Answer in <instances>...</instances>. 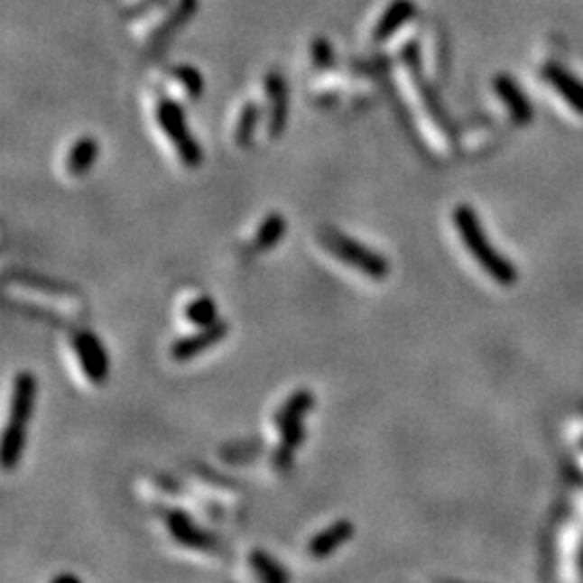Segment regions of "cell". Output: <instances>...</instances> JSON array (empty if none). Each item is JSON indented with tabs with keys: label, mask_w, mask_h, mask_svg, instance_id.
Masks as SVG:
<instances>
[{
	"label": "cell",
	"mask_w": 583,
	"mask_h": 583,
	"mask_svg": "<svg viewBox=\"0 0 583 583\" xmlns=\"http://www.w3.org/2000/svg\"><path fill=\"white\" fill-rule=\"evenodd\" d=\"M37 403V378L32 372H20L14 378L11 412L0 445V465L5 471L18 469L26 448V426L32 420Z\"/></svg>",
	"instance_id": "cell-1"
},
{
	"label": "cell",
	"mask_w": 583,
	"mask_h": 583,
	"mask_svg": "<svg viewBox=\"0 0 583 583\" xmlns=\"http://www.w3.org/2000/svg\"><path fill=\"white\" fill-rule=\"evenodd\" d=\"M454 223L456 229H458L460 238H463V245L467 249L471 251V255L476 257V262L486 271L497 283H513L516 279V273L513 268V264L508 260H504L495 246L488 242L486 234H484L480 218L477 214L473 212V208L469 206H458L454 210Z\"/></svg>",
	"instance_id": "cell-2"
},
{
	"label": "cell",
	"mask_w": 583,
	"mask_h": 583,
	"mask_svg": "<svg viewBox=\"0 0 583 583\" xmlns=\"http://www.w3.org/2000/svg\"><path fill=\"white\" fill-rule=\"evenodd\" d=\"M318 240L329 253H333V257H338L339 262L348 264V266L356 268L361 274L374 279V282H384L389 277V260L383 253L370 249V246L361 245L355 238H350L348 234L339 232L335 227H320L318 232Z\"/></svg>",
	"instance_id": "cell-3"
},
{
	"label": "cell",
	"mask_w": 583,
	"mask_h": 583,
	"mask_svg": "<svg viewBox=\"0 0 583 583\" xmlns=\"http://www.w3.org/2000/svg\"><path fill=\"white\" fill-rule=\"evenodd\" d=\"M156 121L161 125V130L167 134V139L173 143L175 150H178L180 161L184 162V167L195 169L199 167L203 161V152L199 143L192 139V134L186 128L184 121V111L181 106L171 97H162L156 106Z\"/></svg>",
	"instance_id": "cell-4"
},
{
	"label": "cell",
	"mask_w": 583,
	"mask_h": 583,
	"mask_svg": "<svg viewBox=\"0 0 583 583\" xmlns=\"http://www.w3.org/2000/svg\"><path fill=\"white\" fill-rule=\"evenodd\" d=\"M164 523H167V530L171 533V538L181 547L195 549V551H206V553H223V544L217 536L210 532L201 530L199 525H195V521L190 519L184 510L171 508L164 510L162 514Z\"/></svg>",
	"instance_id": "cell-5"
},
{
	"label": "cell",
	"mask_w": 583,
	"mask_h": 583,
	"mask_svg": "<svg viewBox=\"0 0 583 583\" xmlns=\"http://www.w3.org/2000/svg\"><path fill=\"white\" fill-rule=\"evenodd\" d=\"M71 344H74L80 370L85 374L87 381L93 384L106 383L108 372H111V361H108V352L100 342V338L91 331H80L74 333Z\"/></svg>",
	"instance_id": "cell-6"
},
{
	"label": "cell",
	"mask_w": 583,
	"mask_h": 583,
	"mask_svg": "<svg viewBox=\"0 0 583 583\" xmlns=\"http://www.w3.org/2000/svg\"><path fill=\"white\" fill-rule=\"evenodd\" d=\"M227 333H229V322L218 318L217 322L208 324V327H199V331L184 335V338H180L178 342H173L171 350H169L171 352V359L178 363L195 359L197 355H201V352L212 348V346H217L218 342H223V339L227 338Z\"/></svg>",
	"instance_id": "cell-7"
},
{
	"label": "cell",
	"mask_w": 583,
	"mask_h": 583,
	"mask_svg": "<svg viewBox=\"0 0 583 583\" xmlns=\"http://www.w3.org/2000/svg\"><path fill=\"white\" fill-rule=\"evenodd\" d=\"M264 89L268 96V136L279 139L288 121V93L279 74H268L264 79Z\"/></svg>",
	"instance_id": "cell-8"
},
{
	"label": "cell",
	"mask_w": 583,
	"mask_h": 583,
	"mask_svg": "<svg viewBox=\"0 0 583 583\" xmlns=\"http://www.w3.org/2000/svg\"><path fill=\"white\" fill-rule=\"evenodd\" d=\"M352 536H355V525H352V521L339 519L335 521L333 525H329L327 530L318 532L316 536L307 542V553L316 560H324L338 551L342 544L352 541Z\"/></svg>",
	"instance_id": "cell-9"
},
{
	"label": "cell",
	"mask_w": 583,
	"mask_h": 583,
	"mask_svg": "<svg viewBox=\"0 0 583 583\" xmlns=\"http://www.w3.org/2000/svg\"><path fill=\"white\" fill-rule=\"evenodd\" d=\"M175 22V5L167 7V5H158L156 9H152L150 14L143 15L132 24V35L136 37V42H141L143 46L158 42L167 32L169 26Z\"/></svg>",
	"instance_id": "cell-10"
},
{
	"label": "cell",
	"mask_w": 583,
	"mask_h": 583,
	"mask_svg": "<svg viewBox=\"0 0 583 583\" xmlns=\"http://www.w3.org/2000/svg\"><path fill=\"white\" fill-rule=\"evenodd\" d=\"M97 153H100V145L93 136H80L79 141L71 145V150L65 158V171L74 178H82L93 169V164L97 161Z\"/></svg>",
	"instance_id": "cell-11"
},
{
	"label": "cell",
	"mask_w": 583,
	"mask_h": 583,
	"mask_svg": "<svg viewBox=\"0 0 583 583\" xmlns=\"http://www.w3.org/2000/svg\"><path fill=\"white\" fill-rule=\"evenodd\" d=\"M313 406H316V395L310 389H299V392H294L290 395L285 403L279 406L277 412H274L273 421H274V428H282L285 423L290 421H296V420H305V415L310 412Z\"/></svg>",
	"instance_id": "cell-12"
},
{
	"label": "cell",
	"mask_w": 583,
	"mask_h": 583,
	"mask_svg": "<svg viewBox=\"0 0 583 583\" xmlns=\"http://www.w3.org/2000/svg\"><path fill=\"white\" fill-rule=\"evenodd\" d=\"M285 229H288V223H285V217L279 212H271L266 218H264L260 227L255 232V240H253V246L257 251H268L273 246H277L282 238L285 236Z\"/></svg>",
	"instance_id": "cell-13"
},
{
	"label": "cell",
	"mask_w": 583,
	"mask_h": 583,
	"mask_svg": "<svg viewBox=\"0 0 583 583\" xmlns=\"http://www.w3.org/2000/svg\"><path fill=\"white\" fill-rule=\"evenodd\" d=\"M249 564H251L253 573H255L264 581H268V583L290 581L288 570H285L283 566L279 564L274 558H271V555H268L266 551H262V549H253L251 555H249Z\"/></svg>",
	"instance_id": "cell-14"
},
{
	"label": "cell",
	"mask_w": 583,
	"mask_h": 583,
	"mask_svg": "<svg viewBox=\"0 0 583 583\" xmlns=\"http://www.w3.org/2000/svg\"><path fill=\"white\" fill-rule=\"evenodd\" d=\"M262 119V106L255 102H246L245 106L240 108L238 121H236L234 130V141L238 147L251 145L253 136H255V128Z\"/></svg>",
	"instance_id": "cell-15"
},
{
	"label": "cell",
	"mask_w": 583,
	"mask_h": 583,
	"mask_svg": "<svg viewBox=\"0 0 583 583\" xmlns=\"http://www.w3.org/2000/svg\"><path fill=\"white\" fill-rule=\"evenodd\" d=\"M406 14V3L404 0H393L392 5H384L383 11H378V15L370 22V29H367V40L370 42H381L384 35H387V29L392 22H398L404 18Z\"/></svg>",
	"instance_id": "cell-16"
},
{
	"label": "cell",
	"mask_w": 583,
	"mask_h": 583,
	"mask_svg": "<svg viewBox=\"0 0 583 583\" xmlns=\"http://www.w3.org/2000/svg\"><path fill=\"white\" fill-rule=\"evenodd\" d=\"M184 316L195 327H208V324L218 320L217 302H214L212 296H197L195 301H190L184 307Z\"/></svg>",
	"instance_id": "cell-17"
},
{
	"label": "cell",
	"mask_w": 583,
	"mask_h": 583,
	"mask_svg": "<svg viewBox=\"0 0 583 583\" xmlns=\"http://www.w3.org/2000/svg\"><path fill=\"white\" fill-rule=\"evenodd\" d=\"M264 452V441L262 439H251V441H238V443H229L225 445L221 449V458L225 463L232 465H240V463H249V460L257 458Z\"/></svg>",
	"instance_id": "cell-18"
},
{
	"label": "cell",
	"mask_w": 583,
	"mask_h": 583,
	"mask_svg": "<svg viewBox=\"0 0 583 583\" xmlns=\"http://www.w3.org/2000/svg\"><path fill=\"white\" fill-rule=\"evenodd\" d=\"M549 79H551L553 85L558 87V89L562 91L566 97H569V102H573L579 111H583V87L577 85L575 80L566 79L562 71H558V69L549 71Z\"/></svg>",
	"instance_id": "cell-19"
},
{
	"label": "cell",
	"mask_w": 583,
	"mask_h": 583,
	"mask_svg": "<svg viewBox=\"0 0 583 583\" xmlns=\"http://www.w3.org/2000/svg\"><path fill=\"white\" fill-rule=\"evenodd\" d=\"M169 76H171L173 80L180 82V87L184 89V93L190 97V100L192 97L199 96L201 89H203L201 76L197 74V71L192 68H175V69L169 71Z\"/></svg>",
	"instance_id": "cell-20"
},
{
	"label": "cell",
	"mask_w": 583,
	"mask_h": 583,
	"mask_svg": "<svg viewBox=\"0 0 583 583\" xmlns=\"http://www.w3.org/2000/svg\"><path fill=\"white\" fill-rule=\"evenodd\" d=\"M497 91L502 93V97H505V102H508V106L513 108L516 119L525 121L527 117H530V108H527V104L523 102V96H521V93H516V89L513 85H510L508 80H499Z\"/></svg>",
	"instance_id": "cell-21"
},
{
	"label": "cell",
	"mask_w": 583,
	"mask_h": 583,
	"mask_svg": "<svg viewBox=\"0 0 583 583\" xmlns=\"http://www.w3.org/2000/svg\"><path fill=\"white\" fill-rule=\"evenodd\" d=\"M20 282L32 285V288H40L43 292H52V294H59V296H69L71 294V288L68 285L59 283V282H52V279H40V277H31V274H20Z\"/></svg>",
	"instance_id": "cell-22"
},
{
	"label": "cell",
	"mask_w": 583,
	"mask_h": 583,
	"mask_svg": "<svg viewBox=\"0 0 583 583\" xmlns=\"http://www.w3.org/2000/svg\"><path fill=\"white\" fill-rule=\"evenodd\" d=\"M156 484H158V486H162L164 491H169V493H180L181 491L180 482H171V477H167V476H158Z\"/></svg>",
	"instance_id": "cell-23"
},
{
	"label": "cell",
	"mask_w": 583,
	"mask_h": 583,
	"mask_svg": "<svg viewBox=\"0 0 583 583\" xmlns=\"http://www.w3.org/2000/svg\"><path fill=\"white\" fill-rule=\"evenodd\" d=\"M52 583H80V579L71 573H63V575L52 577Z\"/></svg>",
	"instance_id": "cell-24"
},
{
	"label": "cell",
	"mask_w": 583,
	"mask_h": 583,
	"mask_svg": "<svg viewBox=\"0 0 583 583\" xmlns=\"http://www.w3.org/2000/svg\"><path fill=\"white\" fill-rule=\"evenodd\" d=\"M143 3H147V0H124V5H128V7H136V5L141 7Z\"/></svg>",
	"instance_id": "cell-25"
}]
</instances>
